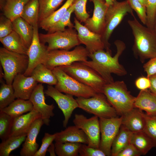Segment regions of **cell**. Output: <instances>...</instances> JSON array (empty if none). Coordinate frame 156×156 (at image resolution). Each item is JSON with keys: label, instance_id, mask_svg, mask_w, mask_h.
Wrapping results in <instances>:
<instances>
[{"label": "cell", "instance_id": "obj_9", "mask_svg": "<svg viewBox=\"0 0 156 156\" xmlns=\"http://www.w3.org/2000/svg\"><path fill=\"white\" fill-rule=\"evenodd\" d=\"M76 99L79 108L99 118H111L118 115L103 93H98L95 96L89 98L77 97Z\"/></svg>", "mask_w": 156, "mask_h": 156}, {"label": "cell", "instance_id": "obj_32", "mask_svg": "<svg viewBox=\"0 0 156 156\" xmlns=\"http://www.w3.org/2000/svg\"><path fill=\"white\" fill-rule=\"evenodd\" d=\"M39 11L38 0H30L25 5L21 17L34 26L38 24Z\"/></svg>", "mask_w": 156, "mask_h": 156}, {"label": "cell", "instance_id": "obj_25", "mask_svg": "<svg viewBox=\"0 0 156 156\" xmlns=\"http://www.w3.org/2000/svg\"><path fill=\"white\" fill-rule=\"evenodd\" d=\"M13 30L20 36L26 46L31 45L34 35L33 27L21 17L12 21Z\"/></svg>", "mask_w": 156, "mask_h": 156}, {"label": "cell", "instance_id": "obj_44", "mask_svg": "<svg viewBox=\"0 0 156 156\" xmlns=\"http://www.w3.org/2000/svg\"><path fill=\"white\" fill-rule=\"evenodd\" d=\"M13 31L12 21L4 16L0 18V38L5 37Z\"/></svg>", "mask_w": 156, "mask_h": 156}, {"label": "cell", "instance_id": "obj_17", "mask_svg": "<svg viewBox=\"0 0 156 156\" xmlns=\"http://www.w3.org/2000/svg\"><path fill=\"white\" fill-rule=\"evenodd\" d=\"M94 5L93 15L84 23L90 31L101 35L105 23V17L108 6L105 0H89Z\"/></svg>", "mask_w": 156, "mask_h": 156}, {"label": "cell", "instance_id": "obj_50", "mask_svg": "<svg viewBox=\"0 0 156 156\" xmlns=\"http://www.w3.org/2000/svg\"><path fill=\"white\" fill-rule=\"evenodd\" d=\"M47 151L49 153L50 156H56L55 144L52 143L48 148Z\"/></svg>", "mask_w": 156, "mask_h": 156}, {"label": "cell", "instance_id": "obj_51", "mask_svg": "<svg viewBox=\"0 0 156 156\" xmlns=\"http://www.w3.org/2000/svg\"><path fill=\"white\" fill-rule=\"evenodd\" d=\"M6 0H0V9L2 10L5 4Z\"/></svg>", "mask_w": 156, "mask_h": 156}, {"label": "cell", "instance_id": "obj_38", "mask_svg": "<svg viewBox=\"0 0 156 156\" xmlns=\"http://www.w3.org/2000/svg\"><path fill=\"white\" fill-rule=\"evenodd\" d=\"M14 118L0 110V138L3 141L10 136Z\"/></svg>", "mask_w": 156, "mask_h": 156}, {"label": "cell", "instance_id": "obj_34", "mask_svg": "<svg viewBox=\"0 0 156 156\" xmlns=\"http://www.w3.org/2000/svg\"><path fill=\"white\" fill-rule=\"evenodd\" d=\"M55 153L58 156H78L82 144L78 142H65L54 144Z\"/></svg>", "mask_w": 156, "mask_h": 156}, {"label": "cell", "instance_id": "obj_18", "mask_svg": "<svg viewBox=\"0 0 156 156\" xmlns=\"http://www.w3.org/2000/svg\"><path fill=\"white\" fill-rule=\"evenodd\" d=\"M38 82L32 76L19 74L14 78L12 84L16 98L29 100Z\"/></svg>", "mask_w": 156, "mask_h": 156}, {"label": "cell", "instance_id": "obj_48", "mask_svg": "<svg viewBox=\"0 0 156 156\" xmlns=\"http://www.w3.org/2000/svg\"><path fill=\"white\" fill-rule=\"evenodd\" d=\"M135 84L136 87L140 90L149 89L151 86L149 78L147 76L138 77L135 80Z\"/></svg>", "mask_w": 156, "mask_h": 156}, {"label": "cell", "instance_id": "obj_26", "mask_svg": "<svg viewBox=\"0 0 156 156\" xmlns=\"http://www.w3.org/2000/svg\"><path fill=\"white\" fill-rule=\"evenodd\" d=\"M33 109L32 103L29 100L17 99L8 106L0 110L14 118L24 113L30 112Z\"/></svg>", "mask_w": 156, "mask_h": 156}, {"label": "cell", "instance_id": "obj_10", "mask_svg": "<svg viewBox=\"0 0 156 156\" xmlns=\"http://www.w3.org/2000/svg\"><path fill=\"white\" fill-rule=\"evenodd\" d=\"M73 28H68L63 31L47 34H39L40 40L48 44L49 51L57 49L69 50L81 44L77 33Z\"/></svg>", "mask_w": 156, "mask_h": 156}, {"label": "cell", "instance_id": "obj_40", "mask_svg": "<svg viewBox=\"0 0 156 156\" xmlns=\"http://www.w3.org/2000/svg\"><path fill=\"white\" fill-rule=\"evenodd\" d=\"M88 0H74V13L76 18L81 22L84 23L90 17V15L86 10V4Z\"/></svg>", "mask_w": 156, "mask_h": 156}, {"label": "cell", "instance_id": "obj_45", "mask_svg": "<svg viewBox=\"0 0 156 156\" xmlns=\"http://www.w3.org/2000/svg\"><path fill=\"white\" fill-rule=\"evenodd\" d=\"M80 156H105V153L100 148H96L82 144L79 152Z\"/></svg>", "mask_w": 156, "mask_h": 156}, {"label": "cell", "instance_id": "obj_7", "mask_svg": "<svg viewBox=\"0 0 156 156\" xmlns=\"http://www.w3.org/2000/svg\"><path fill=\"white\" fill-rule=\"evenodd\" d=\"M52 70L57 80L55 88L60 92L85 98L94 96L98 93L92 88L68 75L60 67H56Z\"/></svg>", "mask_w": 156, "mask_h": 156}, {"label": "cell", "instance_id": "obj_46", "mask_svg": "<svg viewBox=\"0 0 156 156\" xmlns=\"http://www.w3.org/2000/svg\"><path fill=\"white\" fill-rule=\"evenodd\" d=\"M147 76L149 77L156 74V57L150 59L143 66Z\"/></svg>", "mask_w": 156, "mask_h": 156}, {"label": "cell", "instance_id": "obj_42", "mask_svg": "<svg viewBox=\"0 0 156 156\" xmlns=\"http://www.w3.org/2000/svg\"><path fill=\"white\" fill-rule=\"evenodd\" d=\"M56 136V133L53 134L45 133L42 140L41 146L34 156H45L48 148L54 140Z\"/></svg>", "mask_w": 156, "mask_h": 156}, {"label": "cell", "instance_id": "obj_24", "mask_svg": "<svg viewBox=\"0 0 156 156\" xmlns=\"http://www.w3.org/2000/svg\"><path fill=\"white\" fill-rule=\"evenodd\" d=\"M0 41L4 47L9 51L27 54L28 48L19 35L14 30L7 36L0 38Z\"/></svg>", "mask_w": 156, "mask_h": 156}, {"label": "cell", "instance_id": "obj_5", "mask_svg": "<svg viewBox=\"0 0 156 156\" xmlns=\"http://www.w3.org/2000/svg\"><path fill=\"white\" fill-rule=\"evenodd\" d=\"M60 67L68 75L80 82L93 89L98 93H103L107 83L96 71L80 62H76L69 65Z\"/></svg>", "mask_w": 156, "mask_h": 156}, {"label": "cell", "instance_id": "obj_52", "mask_svg": "<svg viewBox=\"0 0 156 156\" xmlns=\"http://www.w3.org/2000/svg\"><path fill=\"white\" fill-rule=\"evenodd\" d=\"M138 1L143 5L146 7L147 5V0H138Z\"/></svg>", "mask_w": 156, "mask_h": 156}, {"label": "cell", "instance_id": "obj_11", "mask_svg": "<svg viewBox=\"0 0 156 156\" xmlns=\"http://www.w3.org/2000/svg\"><path fill=\"white\" fill-rule=\"evenodd\" d=\"M101 132L99 148L106 156H111L113 142L122 125V117L99 118Z\"/></svg>", "mask_w": 156, "mask_h": 156}, {"label": "cell", "instance_id": "obj_54", "mask_svg": "<svg viewBox=\"0 0 156 156\" xmlns=\"http://www.w3.org/2000/svg\"><path fill=\"white\" fill-rule=\"evenodd\" d=\"M154 30L156 33V14L155 15L154 21Z\"/></svg>", "mask_w": 156, "mask_h": 156}, {"label": "cell", "instance_id": "obj_21", "mask_svg": "<svg viewBox=\"0 0 156 156\" xmlns=\"http://www.w3.org/2000/svg\"><path fill=\"white\" fill-rule=\"evenodd\" d=\"M41 117L40 114L33 109L26 114L14 118L10 136L27 133L33 122Z\"/></svg>", "mask_w": 156, "mask_h": 156}, {"label": "cell", "instance_id": "obj_8", "mask_svg": "<svg viewBox=\"0 0 156 156\" xmlns=\"http://www.w3.org/2000/svg\"><path fill=\"white\" fill-rule=\"evenodd\" d=\"M89 55L86 48L79 45L71 51L61 49L52 50L49 51L44 64L52 70L57 67L69 65L76 62L87 60Z\"/></svg>", "mask_w": 156, "mask_h": 156}, {"label": "cell", "instance_id": "obj_30", "mask_svg": "<svg viewBox=\"0 0 156 156\" xmlns=\"http://www.w3.org/2000/svg\"><path fill=\"white\" fill-rule=\"evenodd\" d=\"M31 76H33L38 82L45 83L48 85H56L57 80L52 70L45 65H38L32 71Z\"/></svg>", "mask_w": 156, "mask_h": 156}, {"label": "cell", "instance_id": "obj_27", "mask_svg": "<svg viewBox=\"0 0 156 156\" xmlns=\"http://www.w3.org/2000/svg\"><path fill=\"white\" fill-rule=\"evenodd\" d=\"M133 133L121 125L119 131L114 139L111 148V156L117 155L131 143Z\"/></svg>", "mask_w": 156, "mask_h": 156}, {"label": "cell", "instance_id": "obj_13", "mask_svg": "<svg viewBox=\"0 0 156 156\" xmlns=\"http://www.w3.org/2000/svg\"><path fill=\"white\" fill-rule=\"evenodd\" d=\"M73 122L75 125L81 129L87 135L88 145L99 148L101 132L99 118L94 116L88 118L82 114H75Z\"/></svg>", "mask_w": 156, "mask_h": 156}, {"label": "cell", "instance_id": "obj_23", "mask_svg": "<svg viewBox=\"0 0 156 156\" xmlns=\"http://www.w3.org/2000/svg\"><path fill=\"white\" fill-rule=\"evenodd\" d=\"M134 107L145 111L148 115H156V96L150 90H140L135 97Z\"/></svg>", "mask_w": 156, "mask_h": 156}, {"label": "cell", "instance_id": "obj_2", "mask_svg": "<svg viewBox=\"0 0 156 156\" xmlns=\"http://www.w3.org/2000/svg\"><path fill=\"white\" fill-rule=\"evenodd\" d=\"M127 22L134 40L132 47L133 54L142 63L147 59L156 57V33L154 30L141 24L134 16Z\"/></svg>", "mask_w": 156, "mask_h": 156}, {"label": "cell", "instance_id": "obj_22", "mask_svg": "<svg viewBox=\"0 0 156 156\" xmlns=\"http://www.w3.org/2000/svg\"><path fill=\"white\" fill-rule=\"evenodd\" d=\"M54 141L57 143L78 142L88 145V138L80 129L75 125L66 127L64 130L56 133Z\"/></svg>", "mask_w": 156, "mask_h": 156}, {"label": "cell", "instance_id": "obj_36", "mask_svg": "<svg viewBox=\"0 0 156 156\" xmlns=\"http://www.w3.org/2000/svg\"><path fill=\"white\" fill-rule=\"evenodd\" d=\"M74 4L73 3L59 21L49 29L48 33L64 31L66 27L74 28V25L71 21L70 17L72 14L74 12Z\"/></svg>", "mask_w": 156, "mask_h": 156}, {"label": "cell", "instance_id": "obj_29", "mask_svg": "<svg viewBox=\"0 0 156 156\" xmlns=\"http://www.w3.org/2000/svg\"><path fill=\"white\" fill-rule=\"evenodd\" d=\"M131 143L143 155L155 147L152 140L144 131L133 133Z\"/></svg>", "mask_w": 156, "mask_h": 156}, {"label": "cell", "instance_id": "obj_6", "mask_svg": "<svg viewBox=\"0 0 156 156\" xmlns=\"http://www.w3.org/2000/svg\"><path fill=\"white\" fill-rule=\"evenodd\" d=\"M0 61L6 83L12 85L17 75L24 74L28 66V57L26 55L11 51L4 47H1Z\"/></svg>", "mask_w": 156, "mask_h": 156}, {"label": "cell", "instance_id": "obj_14", "mask_svg": "<svg viewBox=\"0 0 156 156\" xmlns=\"http://www.w3.org/2000/svg\"><path fill=\"white\" fill-rule=\"evenodd\" d=\"M44 92L55 101L62 111L64 116L63 125L64 127L66 128L73 112L75 109L79 108L76 99H74L72 95L62 93L52 86L48 85L47 89Z\"/></svg>", "mask_w": 156, "mask_h": 156}, {"label": "cell", "instance_id": "obj_31", "mask_svg": "<svg viewBox=\"0 0 156 156\" xmlns=\"http://www.w3.org/2000/svg\"><path fill=\"white\" fill-rule=\"evenodd\" d=\"M73 1L74 0H67L61 8L39 22L40 27L42 29L48 31L51 27L61 18L73 4Z\"/></svg>", "mask_w": 156, "mask_h": 156}, {"label": "cell", "instance_id": "obj_39", "mask_svg": "<svg viewBox=\"0 0 156 156\" xmlns=\"http://www.w3.org/2000/svg\"><path fill=\"white\" fill-rule=\"evenodd\" d=\"M145 124L143 131L151 139L156 148V115L144 114Z\"/></svg>", "mask_w": 156, "mask_h": 156}, {"label": "cell", "instance_id": "obj_19", "mask_svg": "<svg viewBox=\"0 0 156 156\" xmlns=\"http://www.w3.org/2000/svg\"><path fill=\"white\" fill-rule=\"evenodd\" d=\"M44 124L41 117L36 119L29 129L22 148L20 151L21 156H34L38 150L39 145L36 138L42 126Z\"/></svg>", "mask_w": 156, "mask_h": 156}, {"label": "cell", "instance_id": "obj_4", "mask_svg": "<svg viewBox=\"0 0 156 156\" xmlns=\"http://www.w3.org/2000/svg\"><path fill=\"white\" fill-rule=\"evenodd\" d=\"M128 13L134 16L133 10L127 0L119 2L114 0L108 6L105 17V27L101 34L106 51H111L109 39L114 29L120 23L124 17Z\"/></svg>", "mask_w": 156, "mask_h": 156}, {"label": "cell", "instance_id": "obj_20", "mask_svg": "<svg viewBox=\"0 0 156 156\" xmlns=\"http://www.w3.org/2000/svg\"><path fill=\"white\" fill-rule=\"evenodd\" d=\"M144 114L139 109L133 108L121 116L122 125L133 133L143 131L145 124Z\"/></svg>", "mask_w": 156, "mask_h": 156}, {"label": "cell", "instance_id": "obj_37", "mask_svg": "<svg viewBox=\"0 0 156 156\" xmlns=\"http://www.w3.org/2000/svg\"><path fill=\"white\" fill-rule=\"evenodd\" d=\"M15 98L12 85L2 82L0 88V110L8 106Z\"/></svg>", "mask_w": 156, "mask_h": 156}, {"label": "cell", "instance_id": "obj_47", "mask_svg": "<svg viewBox=\"0 0 156 156\" xmlns=\"http://www.w3.org/2000/svg\"><path fill=\"white\" fill-rule=\"evenodd\" d=\"M141 155L135 147L130 143L121 151L117 156H139Z\"/></svg>", "mask_w": 156, "mask_h": 156}, {"label": "cell", "instance_id": "obj_1", "mask_svg": "<svg viewBox=\"0 0 156 156\" xmlns=\"http://www.w3.org/2000/svg\"><path fill=\"white\" fill-rule=\"evenodd\" d=\"M114 44L116 48V53L112 56V51H105L104 49L97 51L89 55L91 61L81 62L96 71L107 83L114 82L112 74L122 76L127 72L124 67L120 64L119 58L126 48L125 43L122 41L117 40Z\"/></svg>", "mask_w": 156, "mask_h": 156}, {"label": "cell", "instance_id": "obj_16", "mask_svg": "<svg viewBox=\"0 0 156 156\" xmlns=\"http://www.w3.org/2000/svg\"><path fill=\"white\" fill-rule=\"evenodd\" d=\"M44 94L42 83H39L34 90L29 100L32 103L33 109L41 115L44 124L48 126L50 122V118L54 115L53 110L55 106L53 104H46Z\"/></svg>", "mask_w": 156, "mask_h": 156}, {"label": "cell", "instance_id": "obj_35", "mask_svg": "<svg viewBox=\"0 0 156 156\" xmlns=\"http://www.w3.org/2000/svg\"><path fill=\"white\" fill-rule=\"evenodd\" d=\"M64 0H38L39 21L40 22L55 11Z\"/></svg>", "mask_w": 156, "mask_h": 156}, {"label": "cell", "instance_id": "obj_49", "mask_svg": "<svg viewBox=\"0 0 156 156\" xmlns=\"http://www.w3.org/2000/svg\"><path fill=\"white\" fill-rule=\"evenodd\" d=\"M151 82L150 91L156 96V74L149 77Z\"/></svg>", "mask_w": 156, "mask_h": 156}, {"label": "cell", "instance_id": "obj_15", "mask_svg": "<svg viewBox=\"0 0 156 156\" xmlns=\"http://www.w3.org/2000/svg\"><path fill=\"white\" fill-rule=\"evenodd\" d=\"M74 28L77 31L80 43L86 46V48L89 54L105 49V44L101 34L90 31L81 24L76 17L74 18Z\"/></svg>", "mask_w": 156, "mask_h": 156}, {"label": "cell", "instance_id": "obj_33", "mask_svg": "<svg viewBox=\"0 0 156 156\" xmlns=\"http://www.w3.org/2000/svg\"><path fill=\"white\" fill-rule=\"evenodd\" d=\"M27 133L11 135L0 144V156H9L11 152L18 148L25 141Z\"/></svg>", "mask_w": 156, "mask_h": 156}, {"label": "cell", "instance_id": "obj_43", "mask_svg": "<svg viewBox=\"0 0 156 156\" xmlns=\"http://www.w3.org/2000/svg\"><path fill=\"white\" fill-rule=\"evenodd\" d=\"M147 22L146 25L154 30V21L156 14V0H147Z\"/></svg>", "mask_w": 156, "mask_h": 156}, {"label": "cell", "instance_id": "obj_12", "mask_svg": "<svg viewBox=\"0 0 156 156\" xmlns=\"http://www.w3.org/2000/svg\"><path fill=\"white\" fill-rule=\"evenodd\" d=\"M33 27V38L28 48L27 54L28 57V66L23 74L26 76H31L33 71L38 65L44 64L49 51L47 46L40 42L38 33V24Z\"/></svg>", "mask_w": 156, "mask_h": 156}, {"label": "cell", "instance_id": "obj_41", "mask_svg": "<svg viewBox=\"0 0 156 156\" xmlns=\"http://www.w3.org/2000/svg\"><path fill=\"white\" fill-rule=\"evenodd\" d=\"M132 9L136 12L141 22L146 25L147 15L146 7L138 0H127Z\"/></svg>", "mask_w": 156, "mask_h": 156}, {"label": "cell", "instance_id": "obj_3", "mask_svg": "<svg viewBox=\"0 0 156 156\" xmlns=\"http://www.w3.org/2000/svg\"><path fill=\"white\" fill-rule=\"evenodd\" d=\"M103 93L118 115L121 116L134 108L135 97L131 94L123 81L106 83L103 88Z\"/></svg>", "mask_w": 156, "mask_h": 156}, {"label": "cell", "instance_id": "obj_28", "mask_svg": "<svg viewBox=\"0 0 156 156\" xmlns=\"http://www.w3.org/2000/svg\"><path fill=\"white\" fill-rule=\"evenodd\" d=\"M30 0H6L3 8L4 16L13 21L21 17L25 5Z\"/></svg>", "mask_w": 156, "mask_h": 156}, {"label": "cell", "instance_id": "obj_53", "mask_svg": "<svg viewBox=\"0 0 156 156\" xmlns=\"http://www.w3.org/2000/svg\"><path fill=\"white\" fill-rule=\"evenodd\" d=\"M107 5L109 6L112 4L114 0H105Z\"/></svg>", "mask_w": 156, "mask_h": 156}]
</instances>
